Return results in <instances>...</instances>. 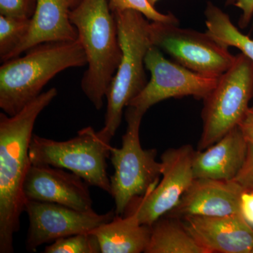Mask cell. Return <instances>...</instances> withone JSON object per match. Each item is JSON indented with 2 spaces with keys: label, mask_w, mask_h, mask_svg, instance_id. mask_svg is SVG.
I'll return each mask as SVG.
<instances>
[{
  "label": "cell",
  "mask_w": 253,
  "mask_h": 253,
  "mask_svg": "<svg viewBox=\"0 0 253 253\" xmlns=\"http://www.w3.org/2000/svg\"><path fill=\"white\" fill-rule=\"evenodd\" d=\"M145 253H209L191 235L182 219L164 215L151 226Z\"/></svg>",
  "instance_id": "obj_18"
},
{
  "label": "cell",
  "mask_w": 253,
  "mask_h": 253,
  "mask_svg": "<svg viewBox=\"0 0 253 253\" xmlns=\"http://www.w3.org/2000/svg\"><path fill=\"white\" fill-rule=\"evenodd\" d=\"M194 153L191 144L166 150L161 157V179L155 189L133 200L125 214L136 212L141 224L152 226L175 208L194 181Z\"/></svg>",
  "instance_id": "obj_10"
},
{
  "label": "cell",
  "mask_w": 253,
  "mask_h": 253,
  "mask_svg": "<svg viewBox=\"0 0 253 253\" xmlns=\"http://www.w3.org/2000/svg\"><path fill=\"white\" fill-rule=\"evenodd\" d=\"M144 114L131 106L126 107L122 145L111 149L110 158L114 172L110 177V195L114 199L116 215H123L133 200L155 189L161 179L162 164L156 160L157 149L141 146L139 130Z\"/></svg>",
  "instance_id": "obj_5"
},
{
  "label": "cell",
  "mask_w": 253,
  "mask_h": 253,
  "mask_svg": "<svg viewBox=\"0 0 253 253\" xmlns=\"http://www.w3.org/2000/svg\"><path fill=\"white\" fill-rule=\"evenodd\" d=\"M86 65L85 53L78 40L42 43L2 63L0 67V108L9 116L19 113L42 94L58 73Z\"/></svg>",
  "instance_id": "obj_2"
},
{
  "label": "cell",
  "mask_w": 253,
  "mask_h": 253,
  "mask_svg": "<svg viewBox=\"0 0 253 253\" xmlns=\"http://www.w3.org/2000/svg\"><path fill=\"white\" fill-rule=\"evenodd\" d=\"M24 211L29 219L26 249L36 252L42 245L76 234L89 233L112 220L115 211L98 214L83 212L54 203L26 200Z\"/></svg>",
  "instance_id": "obj_11"
},
{
  "label": "cell",
  "mask_w": 253,
  "mask_h": 253,
  "mask_svg": "<svg viewBox=\"0 0 253 253\" xmlns=\"http://www.w3.org/2000/svg\"><path fill=\"white\" fill-rule=\"evenodd\" d=\"M70 20L86 58L81 88L99 111L122 56L114 15L108 0H81L71 10Z\"/></svg>",
  "instance_id": "obj_3"
},
{
  "label": "cell",
  "mask_w": 253,
  "mask_h": 253,
  "mask_svg": "<svg viewBox=\"0 0 253 253\" xmlns=\"http://www.w3.org/2000/svg\"><path fill=\"white\" fill-rule=\"evenodd\" d=\"M113 13L126 10H134L141 13L149 21L179 24V20L172 14H163L150 4L148 0H108Z\"/></svg>",
  "instance_id": "obj_22"
},
{
  "label": "cell",
  "mask_w": 253,
  "mask_h": 253,
  "mask_svg": "<svg viewBox=\"0 0 253 253\" xmlns=\"http://www.w3.org/2000/svg\"><path fill=\"white\" fill-rule=\"evenodd\" d=\"M234 181L244 190H253V142L248 141L247 152L242 167Z\"/></svg>",
  "instance_id": "obj_24"
},
{
  "label": "cell",
  "mask_w": 253,
  "mask_h": 253,
  "mask_svg": "<svg viewBox=\"0 0 253 253\" xmlns=\"http://www.w3.org/2000/svg\"><path fill=\"white\" fill-rule=\"evenodd\" d=\"M145 66L151 73V80L127 106L144 113L154 105L170 98L191 96L204 100L215 87L219 78L201 76L166 59L156 46L148 51Z\"/></svg>",
  "instance_id": "obj_9"
},
{
  "label": "cell",
  "mask_w": 253,
  "mask_h": 253,
  "mask_svg": "<svg viewBox=\"0 0 253 253\" xmlns=\"http://www.w3.org/2000/svg\"><path fill=\"white\" fill-rule=\"evenodd\" d=\"M53 87L40 94L17 114L0 113V253H14V236L21 228L26 197L23 184L31 166L30 144L35 123L57 96Z\"/></svg>",
  "instance_id": "obj_1"
},
{
  "label": "cell",
  "mask_w": 253,
  "mask_h": 253,
  "mask_svg": "<svg viewBox=\"0 0 253 253\" xmlns=\"http://www.w3.org/2000/svg\"><path fill=\"white\" fill-rule=\"evenodd\" d=\"M182 221L209 253H253V228L241 214L221 217L193 216Z\"/></svg>",
  "instance_id": "obj_14"
},
{
  "label": "cell",
  "mask_w": 253,
  "mask_h": 253,
  "mask_svg": "<svg viewBox=\"0 0 253 253\" xmlns=\"http://www.w3.org/2000/svg\"><path fill=\"white\" fill-rule=\"evenodd\" d=\"M122 51L121 62L110 84L104 126L98 131L111 142L122 122L123 111L148 83L145 58L153 42L149 20L139 11L113 13Z\"/></svg>",
  "instance_id": "obj_4"
},
{
  "label": "cell",
  "mask_w": 253,
  "mask_h": 253,
  "mask_svg": "<svg viewBox=\"0 0 253 253\" xmlns=\"http://www.w3.org/2000/svg\"><path fill=\"white\" fill-rule=\"evenodd\" d=\"M31 18L0 15V59L7 61L9 55L27 36Z\"/></svg>",
  "instance_id": "obj_20"
},
{
  "label": "cell",
  "mask_w": 253,
  "mask_h": 253,
  "mask_svg": "<svg viewBox=\"0 0 253 253\" xmlns=\"http://www.w3.org/2000/svg\"><path fill=\"white\" fill-rule=\"evenodd\" d=\"M102 253H144L149 244L151 226L141 224L136 212L115 215L112 220L91 231Z\"/></svg>",
  "instance_id": "obj_17"
},
{
  "label": "cell",
  "mask_w": 253,
  "mask_h": 253,
  "mask_svg": "<svg viewBox=\"0 0 253 253\" xmlns=\"http://www.w3.org/2000/svg\"><path fill=\"white\" fill-rule=\"evenodd\" d=\"M239 126L246 140L253 142V105L250 106Z\"/></svg>",
  "instance_id": "obj_27"
},
{
  "label": "cell",
  "mask_w": 253,
  "mask_h": 253,
  "mask_svg": "<svg viewBox=\"0 0 253 253\" xmlns=\"http://www.w3.org/2000/svg\"><path fill=\"white\" fill-rule=\"evenodd\" d=\"M253 98V62L240 53L204 100L203 132L198 150L207 149L239 126Z\"/></svg>",
  "instance_id": "obj_7"
},
{
  "label": "cell",
  "mask_w": 253,
  "mask_h": 253,
  "mask_svg": "<svg viewBox=\"0 0 253 253\" xmlns=\"http://www.w3.org/2000/svg\"><path fill=\"white\" fill-rule=\"evenodd\" d=\"M111 142L91 126L78 131L66 141H56L33 134L30 144L31 164L62 168L77 174L89 184L111 194L107 159Z\"/></svg>",
  "instance_id": "obj_6"
},
{
  "label": "cell",
  "mask_w": 253,
  "mask_h": 253,
  "mask_svg": "<svg viewBox=\"0 0 253 253\" xmlns=\"http://www.w3.org/2000/svg\"><path fill=\"white\" fill-rule=\"evenodd\" d=\"M227 4L234 5L242 11L239 25L241 28L247 27L253 16V0H227Z\"/></svg>",
  "instance_id": "obj_26"
},
{
  "label": "cell",
  "mask_w": 253,
  "mask_h": 253,
  "mask_svg": "<svg viewBox=\"0 0 253 253\" xmlns=\"http://www.w3.org/2000/svg\"><path fill=\"white\" fill-rule=\"evenodd\" d=\"M89 186L84 179L67 169L31 164L25 179L23 192L26 200L54 203L89 212L94 211Z\"/></svg>",
  "instance_id": "obj_12"
},
{
  "label": "cell",
  "mask_w": 253,
  "mask_h": 253,
  "mask_svg": "<svg viewBox=\"0 0 253 253\" xmlns=\"http://www.w3.org/2000/svg\"><path fill=\"white\" fill-rule=\"evenodd\" d=\"M154 45L176 63L209 78H219L232 66L236 56L206 33L181 28L178 24L151 21Z\"/></svg>",
  "instance_id": "obj_8"
},
{
  "label": "cell",
  "mask_w": 253,
  "mask_h": 253,
  "mask_svg": "<svg viewBox=\"0 0 253 253\" xmlns=\"http://www.w3.org/2000/svg\"><path fill=\"white\" fill-rule=\"evenodd\" d=\"M148 1H149L150 4L155 6V5H156V3H157L159 0H148Z\"/></svg>",
  "instance_id": "obj_28"
},
{
  "label": "cell",
  "mask_w": 253,
  "mask_h": 253,
  "mask_svg": "<svg viewBox=\"0 0 253 253\" xmlns=\"http://www.w3.org/2000/svg\"><path fill=\"white\" fill-rule=\"evenodd\" d=\"M45 253H99L101 248L97 238L91 232L61 238L46 246Z\"/></svg>",
  "instance_id": "obj_21"
},
{
  "label": "cell",
  "mask_w": 253,
  "mask_h": 253,
  "mask_svg": "<svg viewBox=\"0 0 253 253\" xmlns=\"http://www.w3.org/2000/svg\"><path fill=\"white\" fill-rule=\"evenodd\" d=\"M241 214L253 228V190H244L240 201Z\"/></svg>",
  "instance_id": "obj_25"
},
{
  "label": "cell",
  "mask_w": 253,
  "mask_h": 253,
  "mask_svg": "<svg viewBox=\"0 0 253 253\" xmlns=\"http://www.w3.org/2000/svg\"><path fill=\"white\" fill-rule=\"evenodd\" d=\"M243 191L234 180L195 178L176 207L166 215L183 219L193 216L221 217L241 214Z\"/></svg>",
  "instance_id": "obj_13"
},
{
  "label": "cell",
  "mask_w": 253,
  "mask_h": 253,
  "mask_svg": "<svg viewBox=\"0 0 253 253\" xmlns=\"http://www.w3.org/2000/svg\"><path fill=\"white\" fill-rule=\"evenodd\" d=\"M205 16L206 32L218 44L226 48H237L253 62V40L234 26L229 15L212 3L208 2Z\"/></svg>",
  "instance_id": "obj_19"
},
{
  "label": "cell",
  "mask_w": 253,
  "mask_h": 253,
  "mask_svg": "<svg viewBox=\"0 0 253 253\" xmlns=\"http://www.w3.org/2000/svg\"><path fill=\"white\" fill-rule=\"evenodd\" d=\"M81 1L38 0L27 36L9 55L7 61L21 56L38 44L78 40L77 29L70 20V13Z\"/></svg>",
  "instance_id": "obj_15"
},
{
  "label": "cell",
  "mask_w": 253,
  "mask_h": 253,
  "mask_svg": "<svg viewBox=\"0 0 253 253\" xmlns=\"http://www.w3.org/2000/svg\"><path fill=\"white\" fill-rule=\"evenodd\" d=\"M247 148L248 141L238 126L207 149L195 151L194 179L234 180L242 167Z\"/></svg>",
  "instance_id": "obj_16"
},
{
  "label": "cell",
  "mask_w": 253,
  "mask_h": 253,
  "mask_svg": "<svg viewBox=\"0 0 253 253\" xmlns=\"http://www.w3.org/2000/svg\"><path fill=\"white\" fill-rule=\"evenodd\" d=\"M38 0H0V15L31 18L36 11Z\"/></svg>",
  "instance_id": "obj_23"
}]
</instances>
